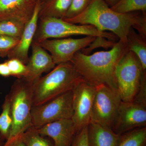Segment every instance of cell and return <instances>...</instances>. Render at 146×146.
<instances>
[{
    "mask_svg": "<svg viewBox=\"0 0 146 146\" xmlns=\"http://www.w3.org/2000/svg\"><path fill=\"white\" fill-rule=\"evenodd\" d=\"M63 19L73 24L93 26L99 31H110L125 43H127L131 28L146 39V13H118L112 10L104 0H92L88 7L79 15Z\"/></svg>",
    "mask_w": 146,
    "mask_h": 146,
    "instance_id": "obj_1",
    "label": "cell"
},
{
    "mask_svg": "<svg viewBox=\"0 0 146 146\" xmlns=\"http://www.w3.org/2000/svg\"><path fill=\"white\" fill-rule=\"evenodd\" d=\"M129 50L127 43L119 40L109 50L91 55L79 51L70 62L87 83L95 87L104 84L118 91L116 69L121 58Z\"/></svg>",
    "mask_w": 146,
    "mask_h": 146,
    "instance_id": "obj_2",
    "label": "cell"
},
{
    "mask_svg": "<svg viewBox=\"0 0 146 146\" xmlns=\"http://www.w3.org/2000/svg\"><path fill=\"white\" fill-rule=\"evenodd\" d=\"M82 78L71 62L56 65L46 75L33 84V106L71 91Z\"/></svg>",
    "mask_w": 146,
    "mask_h": 146,
    "instance_id": "obj_3",
    "label": "cell"
},
{
    "mask_svg": "<svg viewBox=\"0 0 146 146\" xmlns=\"http://www.w3.org/2000/svg\"><path fill=\"white\" fill-rule=\"evenodd\" d=\"M33 84L24 78H17L6 96L10 103L12 123L9 137L5 143L20 137L32 126Z\"/></svg>",
    "mask_w": 146,
    "mask_h": 146,
    "instance_id": "obj_4",
    "label": "cell"
},
{
    "mask_svg": "<svg viewBox=\"0 0 146 146\" xmlns=\"http://www.w3.org/2000/svg\"><path fill=\"white\" fill-rule=\"evenodd\" d=\"M103 37L114 40L117 36L112 33L102 32L90 25H78L69 23L62 18H39L33 43L39 44L46 39H59L74 35Z\"/></svg>",
    "mask_w": 146,
    "mask_h": 146,
    "instance_id": "obj_5",
    "label": "cell"
},
{
    "mask_svg": "<svg viewBox=\"0 0 146 146\" xmlns=\"http://www.w3.org/2000/svg\"><path fill=\"white\" fill-rule=\"evenodd\" d=\"M143 72L136 54L128 51L120 60L116 71L118 93L122 101H133L139 91Z\"/></svg>",
    "mask_w": 146,
    "mask_h": 146,
    "instance_id": "obj_6",
    "label": "cell"
},
{
    "mask_svg": "<svg viewBox=\"0 0 146 146\" xmlns=\"http://www.w3.org/2000/svg\"><path fill=\"white\" fill-rule=\"evenodd\" d=\"M32 126L38 129L50 123L73 116L72 91L66 92L48 101L33 106Z\"/></svg>",
    "mask_w": 146,
    "mask_h": 146,
    "instance_id": "obj_7",
    "label": "cell"
},
{
    "mask_svg": "<svg viewBox=\"0 0 146 146\" xmlns=\"http://www.w3.org/2000/svg\"><path fill=\"white\" fill-rule=\"evenodd\" d=\"M96 89L91 121L112 129L122 101L119 94L104 84L96 86Z\"/></svg>",
    "mask_w": 146,
    "mask_h": 146,
    "instance_id": "obj_8",
    "label": "cell"
},
{
    "mask_svg": "<svg viewBox=\"0 0 146 146\" xmlns=\"http://www.w3.org/2000/svg\"><path fill=\"white\" fill-rule=\"evenodd\" d=\"M96 87L82 78L72 91V120L76 133L86 127L91 121V116Z\"/></svg>",
    "mask_w": 146,
    "mask_h": 146,
    "instance_id": "obj_9",
    "label": "cell"
},
{
    "mask_svg": "<svg viewBox=\"0 0 146 146\" xmlns=\"http://www.w3.org/2000/svg\"><path fill=\"white\" fill-rule=\"evenodd\" d=\"M96 37L87 36L81 38L48 39L39 44L48 51L56 65L70 62L76 53L91 44Z\"/></svg>",
    "mask_w": 146,
    "mask_h": 146,
    "instance_id": "obj_10",
    "label": "cell"
},
{
    "mask_svg": "<svg viewBox=\"0 0 146 146\" xmlns=\"http://www.w3.org/2000/svg\"><path fill=\"white\" fill-rule=\"evenodd\" d=\"M146 107L134 102L120 103L112 129L121 134L146 127Z\"/></svg>",
    "mask_w": 146,
    "mask_h": 146,
    "instance_id": "obj_11",
    "label": "cell"
},
{
    "mask_svg": "<svg viewBox=\"0 0 146 146\" xmlns=\"http://www.w3.org/2000/svg\"><path fill=\"white\" fill-rule=\"evenodd\" d=\"M40 0H0V22L14 21L26 25Z\"/></svg>",
    "mask_w": 146,
    "mask_h": 146,
    "instance_id": "obj_12",
    "label": "cell"
},
{
    "mask_svg": "<svg viewBox=\"0 0 146 146\" xmlns=\"http://www.w3.org/2000/svg\"><path fill=\"white\" fill-rule=\"evenodd\" d=\"M32 55L26 64L27 74L24 78L33 83L42 74L52 70L56 66L50 54L38 44L33 43Z\"/></svg>",
    "mask_w": 146,
    "mask_h": 146,
    "instance_id": "obj_13",
    "label": "cell"
},
{
    "mask_svg": "<svg viewBox=\"0 0 146 146\" xmlns=\"http://www.w3.org/2000/svg\"><path fill=\"white\" fill-rule=\"evenodd\" d=\"M37 130L42 136L50 138L54 146H72L76 134L72 119L50 123Z\"/></svg>",
    "mask_w": 146,
    "mask_h": 146,
    "instance_id": "obj_14",
    "label": "cell"
},
{
    "mask_svg": "<svg viewBox=\"0 0 146 146\" xmlns=\"http://www.w3.org/2000/svg\"><path fill=\"white\" fill-rule=\"evenodd\" d=\"M40 4V1H39L36 5L33 16L25 26L23 32L18 44L9 53L7 56L8 58H16L25 65L28 62L29 50L33 42L39 21Z\"/></svg>",
    "mask_w": 146,
    "mask_h": 146,
    "instance_id": "obj_15",
    "label": "cell"
},
{
    "mask_svg": "<svg viewBox=\"0 0 146 146\" xmlns=\"http://www.w3.org/2000/svg\"><path fill=\"white\" fill-rule=\"evenodd\" d=\"M120 136L112 129L94 122L87 125L89 146H118Z\"/></svg>",
    "mask_w": 146,
    "mask_h": 146,
    "instance_id": "obj_16",
    "label": "cell"
},
{
    "mask_svg": "<svg viewBox=\"0 0 146 146\" xmlns=\"http://www.w3.org/2000/svg\"><path fill=\"white\" fill-rule=\"evenodd\" d=\"M72 0H43L40 2L39 18H63L70 7Z\"/></svg>",
    "mask_w": 146,
    "mask_h": 146,
    "instance_id": "obj_17",
    "label": "cell"
},
{
    "mask_svg": "<svg viewBox=\"0 0 146 146\" xmlns=\"http://www.w3.org/2000/svg\"><path fill=\"white\" fill-rule=\"evenodd\" d=\"M127 44L129 50L138 58L143 71L146 72V39L131 28L127 37Z\"/></svg>",
    "mask_w": 146,
    "mask_h": 146,
    "instance_id": "obj_18",
    "label": "cell"
},
{
    "mask_svg": "<svg viewBox=\"0 0 146 146\" xmlns=\"http://www.w3.org/2000/svg\"><path fill=\"white\" fill-rule=\"evenodd\" d=\"M146 127L121 134L118 146H146Z\"/></svg>",
    "mask_w": 146,
    "mask_h": 146,
    "instance_id": "obj_19",
    "label": "cell"
},
{
    "mask_svg": "<svg viewBox=\"0 0 146 146\" xmlns=\"http://www.w3.org/2000/svg\"><path fill=\"white\" fill-rule=\"evenodd\" d=\"M25 146H54L52 140L39 133L37 129L31 126L21 136Z\"/></svg>",
    "mask_w": 146,
    "mask_h": 146,
    "instance_id": "obj_20",
    "label": "cell"
},
{
    "mask_svg": "<svg viewBox=\"0 0 146 146\" xmlns=\"http://www.w3.org/2000/svg\"><path fill=\"white\" fill-rule=\"evenodd\" d=\"M2 108V112L0 115V141L5 143L9 137L12 123L10 103L6 96Z\"/></svg>",
    "mask_w": 146,
    "mask_h": 146,
    "instance_id": "obj_21",
    "label": "cell"
},
{
    "mask_svg": "<svg viewBox=\"0 0 146 146\" xmlns=\"http://www.w3.org/2000/svg\"><path fill=\"white\" fill-rule=\"evenodd\" d=\"M110 8L120 13H129L136 11L146 13V0H121Z\"/></svg>",
    "mask_w": 146,
    "mask_h": 146,
    "instance_id": "obj_22",
    "label": "cell"
},
{
    "mask_svg": "<svg viewBox=\"0 0 146 146\" xmlns=\"http://www.w3.org/2000/svg\"><path fill=\"white\" fill-rule=\"evenodd\" d=\"M25 25L14 21L0 22V35H6L20 39Z\"/></svg>",
    "mask_w": 146,
    "mask_h": 146,
    "instance_id": "obj_23",
    "label": "cell"
},
{
    "mask_svg": "<svg viewBox=\"0 0 146 146\" xmlns=\"http://www.w3.org/2000/svg\"><path fill=\"white\" fill-rule=\"evenodd\" d=\"M8 65L11 76L17 78H24L27 74L26 65L18 59L8 58L5 60Z\"/></svg>",
    "mask_w": 146,
    "mask_h": 146,
    "instance_id": "obj_24",
    "label": "cell"
},
{
    "mask_svg": "<svg viewBox=\"0 0 146 146\" xmlns=\"http://www.w3.org/2000/svg\"><path fill=\"white\" fill-rule=\"evenodd\" d=\"M91 1L92 0H72L70 7L63 18H72L79 15L88 7Z\"/></svg>",
    "mask_w": 146,
    "mask_h": 146,
    "instance_id": "obj_25",
    "label": "cell"
},
{
    "mask_svg": "<svg viewBox=\"0 0 146 146\" xmlns=\"http://www.w3.org/2000/svg\"><path fill=\"white\" fill-rule=\"evenodd\" d=\"M20 39L12 36L0 35V57L7 56L9 52L19 42Z\"/></svg>",
    "mask_w": 146,
    "mask_h": 146,
    "instance_id": "obj_26",
    "label": "cell"
},
{
    "mask_svg": "<svg viewBox=\"0 0 146 146\" xmlns=\"http://www.w3.org/2000/svg\"><path fill=\"white\" fill-rule=\"evenodd\" d=\"M116 42H112L106 39V38L103 37H96L93 42L89 46L82 50L81 51L86 54H89L96 48L98 47H106V48H112Z\"/></svg>",
    "mask_w": 146,
    "mask_h": 146,
    "instance_id": "obj_27",
    "label": "cell"
},
{
    "mask_svg": "<svg viewBox=\"0 0 146 146\" xmlns=\"http://www.w3.org/2000/svg\"><path fill=\"white\" fill-rule=\"evenodd\" d=\"M72 146H89L87 139V126L76 133Z\"/></svg>",
    "mask_w": 146,
    "mask_h": 146,
    "instance_id": "obj_28",
    "label": "cell"
},
{
    "mask_svg": "<svg viewBox=\"0 0 146 146\" xmlns=\"http://www.w3.org/2000/svg\"><path fill=\"white\" fill-rule=\"evenodd\" d=\"M0 76L4 77L11 76L8 65L5 61L0 63Z\"/></svg>",
    "mask_w": 146,
    "mask_h": 146,
    "instance_id": "obj_29",
    "label": "cell"
},
{
    "mask_svg": "<svg viewBox=\"0 0 146 146\" xmlns=\"http://www.w3.org/2000/svg\"><path fill=\"white\" fill-rule=\"evenodd\" d=\"M21 136L10 142L4 143L2 146H25L22 141Z\"/></svg>",
    "mask_w": 146,
    "mask_h": 146,
    "instance_id": "obj_30",
    "label": "cell"
},
{
    "mask_svg": "<svg viewBox=\"0 0 146 146\" xmlns=\"http://www.w3.org/2000/svg\"><path fill=\"white\" fill-rule=\"evenodd\" d=\"M104 1L110 7H111L117 3L121 0H104Z\"/></svg>",
    "mask_w": 146,
    "mask_h": 146,
    "instance_id": "obj_31",
    "label": "cell"
},
{
    "mask_svg": "<svg viewBox=\"0 0 146 146\" xmlns=\"http://www.w3.org/2000/svg\"><path fill=\"white\" fill-rule=\"evenodd\" d=\"M4 142H2L1 141H0V146H2L3 145Z\"/></svg>",
    "mask_w": 146,
    "mask_h": 146,
    "instance_id": "obj_32",
    "label": "cell"
},
{
    "mask_svg": "<svg viewBox=\"0 0 146 146\" xmlns=\"http://www.w3.org/2000/svg\"><path fill=\"white\" fill-rule=\"evenodd\" d=\"M43 0H40V2L42 1H43Z\"/></svg>",
    "mask_w": 146,
    "mask_h": 146,
    "instance_id": "obj_33",
    "label": "cell"
}]
</instances>
